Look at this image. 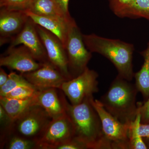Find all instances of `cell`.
Wrapping results in <instances>:
<instances>
[{
  "mask_svg": "<svg viewBox=\"0 0 149 149\" xmlns=\"http://www.w3.org/2000/svg\"><path fill=\"white\" fill-rule=\"evenodd\" d=\"M21 86L34 87L22 74L11 72L8 74V80L6 83L0 87V97H4L11 91Z\"/></svg>",
  "mask_w": 149,
  "mask_h": 149,
  "instance_id": "obj_21",
  "label": "cell"
},
{
  "mask_svg": "<svg viewBox=\"0 0 149 149\" xmlns=\"http://www.w3.org/2000/svg\"><path fill=\"white\" fill-rule=\"evenodd\" d=\"M64 47L70 72L73 78L85 71L92 57V53L85 46L83 34L75 21L70 26Z\"/></svg>",
  "mask_w": 149,
  "mask_h": 149,
  "instance_id": "obj_4",
  "label": "cell"
},
{
  "mask_svg": "<svg viewBox=\"0 0 149 149\" xmlns=\"http://www.w3.org/2000/svg\"><path fill=\"white\" fill-rule=\"evenodd\" d=\"M129 18H144L149 21V0H133Z\"/></svg>",
  "mask_w": 149,
  "mask_h": 149,
  "instance_id": "obj_22",
  "label": "cell"
},
{
  "mask_svg": "<svg viewBox=\"0 0 149 149\" xmlns=\"http://www.w3.org/2000/svg\"><path fill=\"white\" fill-rule=\"evenodd\" d=\"M37 95L29 98L22 100L0 97V105L14 122L30 107L37 105Z\"/></svg>",
  "mask_w": 149,
  "mask_h": 149,
  "instance_id": "obj_16",
  "label": "cell"
},
{
  "mask_svg": "<svg viewBox=\"0 0 149 149\" xmlns=\"http://www.w3.org/2000/svg\"><path fill=\"white\" fill-rule=\"evenodd\" d=\"M74 137L72 122L67 114L52 119L37 140V148L55 149Z\"/></svg>",
  "mask_w": 149,
  "mask_h": 149,
  "instance_id": "obj_8",
  "label": "cell"
},
{
  "mask_svg": "<svg viewBox=\"0 0 149 149\" xmlns=\"http://www.w3.org/2000/svg\"><path fill=\"white\" fill-rule=\"evenodd\" d=\"M42 63L35 59L25 46L10 47L1 57L0 66H4L21 73L31 72L40 67Z\"/></svg>",
  "mask_w": 149,
  "mask_h": 149,
  "instance_id": "obj_12",
  "label": "cell"
},
{
  "mask_svg": "<svg viewBox=\"0 0 149 149\" xmlns=\"http://www.w3.org/2000/svg\"><path fill=\"white\" fill-rule=\"evenodd\" d=\"M28 10L35 14L70 20L71 16L67 15L59 8L53 0H32Z\"/></svg>",
  "mask_w": 149,
  "mask_h": 149,
  "instance_id": "obj_17",
  "label": "cell"
},
{
  "mask_svg": "<svg viewBox=\"0 0 149 149\" xmlns=\"http://www.w3.org/2000/svg\"><path fill=\"white\" fill-rule=\"evenodd\" d=\"M138 107L141 114V123H149V98L143 103H138Z\"/></svg>",
  "mask_w": 149,
  "mask_h": 149,
  "instance_id": "obj_27",
  "label": "cell"
},
{
  "mask_svg": "<svg viewBox=\"0 0 149 149\" xmlns=\"http://www.w3.org/2000/svg\"><path fill=\"white\" fill-rule=\"evenodd\" d=\"M91 102L100 116L104 134L111 149H130L129 125L123 123L107 111L99 100L93 97Z\"/></svg>",
  "mask_w": 149,
  "mask_h": 149,
  "instance_id": "obj_6",
  "label": "cell"
},
{
  "mask_svg": "<svg viewBox=\"0 0 149 149\" xmlns=\"http://www.w3.org/2000/svg\"><path fill=\"white\" fill-rule=\"evenodd\" d=\"M57 88H51L39 91L37 93V105L42 107L52 119L66 114V99L59 95Z\"/></svg>",
  "mask_w": 149,
  "mask_h": 149,
  "instance_id": "obj_14",
  "label": "cell"
},
{
  "mask_svg": "<svg viewBox=\"0 0 149 149\" xmlns=\"http://www.w3.org/2000/svg\"><path fill=\"white\" fill-rule=\"evenodd\" d=\"M141 123V114L138 110L136 118L129 125L128 136L130 149H147L143 138L139 134V127Z\"/></svg>",
  "mask_w": 149,
  "mask_h": 149,
  "instance_id": "obj_20",
  "label": "cell"
},
{
  "mask_svg": "<svg viewBox=\"0 0 149 149\" xmlns=\"http://www.w3.org/2000/svg\"><path fill=\"white\" fill-rule=\"evenodd\" d=\"M32 0H0V7L8 9L27 10Z\"/></svg>",
  "mask_w": 149,
  "mask_h": 149,
  "instance_id": "obj_25",
  "label": "cell"
},
{
  "mask_svg": "<svg viewBox=\"0 0 149 149\" xmlns=\"http://www.w3.org/2000/svg\"><path fill=\"white\" fill-rule=\"evenodd\" d=\"M3 147L6 149H33L37 148V142L10 133L2 140Z\"/></svg>",
  "mask_w": 149,
  "mask_h": 149,
  "instance_id": "obj_19",
  "label": "cell"
},
{
  "mask_svg": "<svg viewBox=\"0 0 149 149\" xmlns=\"http://www.w3.org/2000/svg\"><path fill=\"white\" fill-rule=\"evenodd\" d=\"M135 84L117 75L100 100L106 110L123 123L129 125L138 113Z\"/></svg>",
  "mask_w": 149,
  "mask_h": 149,
  "instance_id": "obj_3",
  "label": "cell"
},
{
  "mask_svg": "<svg viewBox=\"0 0 149 149\" xmlns=\"http://www.w3.org/2000/svg\"><path fill=\"white\" fill-rule=\"evenodd\" d=\"M143 140L145 143L146 144L147 149H149V137L143 138Z\"/></svg>",
  "mask_w": 149,
  "mask_h": 149,
  "instance_id": "obj_31",
  "label": "cell"
},
{
  "mask_svg": "<svg viewBox=\"0 0 149 149\" xmlns=\"http://www.w3.org/2000/svg\"><path fill=\"white\" fill-rule=\"evenodd\" d=\"M141 54L143 58V63L140 70L135 73L134 77L137 90L146 101L149 98V41L146 49Z\"/></svg>",
  "mask_w": 149,
  "mask_h": 149,
  "instance_id": "obj_18",
  "label": "cell"
},
{
  "mask_svg": "<svg viewBox=\"0 0 149 149\" xmlns=\"http://www.w3.org/2000/svg\"><path fill=\"white\" fill-rule=\"evenodd\" d=\"M59 8L65 15L70 16L68 11V3L69 0H53Z\"/></svg>",
  "mask_w": 149,
  "mask_h": 149,
  "instance_id": "obj_28",
  "label": "cell"
},
{
  "mask_svg": "<svg viewBox=\"0 0 149 149\" xmlns=\"http://www.w3.org/2000/svg\"><path fill=\"white\" fill-rule=\"evenodd\" d=\"M29 18L25 11L1 8L0 44L11 41L23 29Z\"/></svg>",
  "mask_w": 149,
  "mask_h": 149,
  "instance_id": "obj_13",
  "label": "cell"
},
{
  "mask_svg": "<svg viewBox=\"0 0 149 149\" xmlns=\"http://www.w3.org/2000/svg\"><path fill=\"white\" fill-rule=\"evenodd\" d=\"M20 45L25 46L37 61H48L45 48L37 32L36 24L29 17L23 29L11 40L9 47Z\"/></svg>",
  "mask_w": 149,
  "mask_h": 149,
  "instance_id": "obj_11",
  "label": "cell"
},
{
  "mask_svg": "<svg viewBox=\"0 0 149 149\" xmlns=\"http://www.w3.org/2000/svg\"><path fill=\"white\" fill-rule=\"evenodd\" d=\"M38 35L45 48L48 61L61 72L68 80L72 79L68 68L65 48L59 39L47 29L36 24Z\"/></svg>",
  "mask_w": 149,
  "mask_h": 149,
  "instance_id": "obj_9",
  "label": "cell"
},
{
  "mask_svg": "<svg viewBox=\"0 0 149 149\" xmlns=\"http://www.w3.org/2000/svg\"><path fill=\"white\" fill-rule=\"evenodd\" d=\"M139 132V135L142 138L149 137V123H141Z\"/></svg>",
  "mask_w": 149,
  "mask_h": 149,
  "instance_id": "obj_29",
  "label": "cell"
},
{
  "mask_svg": "<svg viewBox=\"0 0 149 149\" xmlns=\"http://www.w3.org/2000/svg\"><path fill=\"white\" fill-rule=\"evenodd\" d=\"M115 15L120 17H129L133 0H108Z\"/></svg>",
  "mask_w": 149,
  "mask_h": 149,
  "instance_id": "obj_23",
  "label": "cell"
},
{
  "mask_svg": "<svg viewBox=\"0 0 149 149\" xmlns=\"http://www.w3.org/2000/svg\"><path fill=\"white\" fill-rule=\"evenodd\" d=\"M88 147L84 143L73 138L72 139L60 145L55 149H87Z\"/></svg>",
  "mask_w": 149,
  "mask_h": 149,
  "instance_id": "obj_26",
  "label": "cell"
},
{
  "mask_svg": "<svg viewBox=\"0 0 149 149\" xmlns=\"http://www.w3.org/2000/svg\"><path fill=\"white\" fill-rule=\"evenodd\" d=\"M8 78V74L1 68H0V87H1L6 83Z\"/></svg>",
  "mask_w": 149,
  "mask_h": 149,
  "instance_id": "obj_30",
  "label": "cell"
},
{
  "mask_svg": "<svg viewBox=\"0 0 149 149\" xmlns=\"http://www.w3.org/2000/svg\"><path fill=\"white\" fill-rule=\"evenodd\" d=\"M88 97L82 102L72 105L66 101V112L73 125L74 138L91 149H111L105 136L101 121L91 100Z\"/></svg>",
  "mask_w": 149,
  "mask_h": 149,
  "instance_id": "obj_1",
  "label": "cell"
},
{
  "mask_svg": "<svg viewBox=\"0 0 149 149\" xmlns=\"http://www.w3.org/2000/svg\"><path fill=\"white\" fill-rule=\"evenodd\" d=\"M21 74L38 91L51 88L60 89L63 83L68 80L49 61L42 63L36 70Z\"/></svg>",
  "mask_w": 149,
  "mask_h": 149,
  "instance_id": "obj_10",
  "label": "cell"
},
{
  "mask_svg": "<svg viewBox=\"0 0 149 149\" xmlns=\"http://www.w3.org/2000/svg\"><path fill=\"white\" fill-rule=\"evenodd\" d=\"M25 11L35 24L40 25L56 35L65 46L70 26L74 21L73 19L70 20H65L50 17L37 15L28 10Z\"/></svg>",
  "mask_w": 149,
  "mask_h": 149,
  "instance_id": "obj_15",
  "label": "cell"
},
{
  "mask_svg": "<svg viewBox=\"0 0 149 149\" xmlns=\"http://www.w3.org/2000/svg\"><path fill=\"white\" fill-rule=\"evenodd\" d=\"M52 120L42 107L33 106L14 122L9 134L37 141Z\"/></svg>",
  "mask_w": 149,
  "mask_h": 149,
  "instance_id": "obj_5",
  "label": "cell"
},
{
  "mask_svg": "<svg viewBox=\"0 0 149 149\" xmlns=\"http://www.w3.org/2000/svg\"><path fill=\"white\" fill-rule=\"evenodd\" d=\"M39 91L35 87L21 86L11 91L4 97L9 98L22 100L34 97Z\"/></svg>",
  "mask_w": 149,
  "mask_h": 149,
  "instance_id": "obj_24",
  "label": "cell"
},
{
  "mask_svg": "<svg viewBox=\"0 0 149 149\" xmlns=\"http://www.w3.org/2000/svg\"><path fill=\"white\" fill-rule=\"evenodd\" d=\"M83 39L91 52L100 54L111 62L117 69L118 75L129 81L133 80L135 74L132 63L133 45L94 34L83 35Z\"/></svg>",
  "mask_w": 149,
  "mask_h": 149,
  "instance_id": "obj_2",
  "label": "cell"
},
{
  "mask_svg": "<svg viewBox=\"0 0 149 149\" xmlns=\"http://www.w3.org/2000/svg\"><path fill=\"white\" fill-rule=\"evenodd\" d=\"M98 77L97 72L88 67L80 75L64 82L60 90L69 99L70 104H78L99 92Z\"/></svg>",
  "mask_w": 149,
  "mask_h": 149,
  "instance_id": "obj_7",
  "label": "cell"
}]
</instances>
